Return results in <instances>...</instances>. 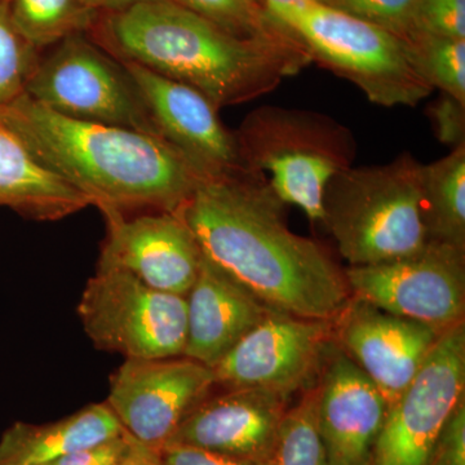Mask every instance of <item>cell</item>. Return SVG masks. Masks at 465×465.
Here are the masks:
<instances>
[{"mask_svg": "<svg viewBox=\"0 0 465 465\" xmlns=\"http://www.w3.org/2000/svg\"><path fill=\"white\" fill-rule=\"evenodd\" d=\"M106 232L99 264L130 272L152 289L186 296L202 262L200 244L182 213L128 217L101 211Z\"/></svg>", "mask_w": 465, "mask_h": 465, "instance_id": "cell-15", "label": "cell"}, {"mask_svg": "<svg viewBox=\"0 0 465 465\" xmlns=\"http://www.w3.org/2000/svg\"><path fill=\"white\" fill-rule=\"evenodd\" d=\"M176 5L213 21L244 38L289 33L266 9L265 0H173Z\"/></svg>", "mask_w": 465, "mask_h": 465, "instance_id": "cell-25", "label": "cell"}, {"mask_svg": "<svg viewBox=\"0 0 465 465\" xmlns=\"http://www.w3.org/2000/svg\"><path fill=\"white\" fill-rule=\"evenodd\" d=\"M443 331L351 298L332 320V341L391 405L418 374Z\"/></svg>", "mask_w": 465, "mask_h": 465, "instance_id": "cell-14", "label": "cell"}, {"mask_svg": "<svg viewBox=\"0 0 465 465\" xmlns=\"http://www.w3.org/2000/svg\"><path fill=\"white\" fill-rule=\"evenodd\" d=\"M421 183L423 164L410 153L332 177L323 194L322 223L349 265L405 258L430 243Z\"/></svg>", "mask_w": 465, "mask_h": 465, "instance_id": "cell-4", "label": "cell"}, {"mask_svg": "<svg viewBox=\"0 0 465 465\" xmlns=\"http://www.w3.org/2000/svg\"><path fill=\"white\" fill-rule=\"evenodd\" d=\"M0 125L100 211L180 213L203 177L162 137L67 118L26 94Z\"/></svg>", "mask_w": 465, "mask_h": 465, "instance_id": "cell-3", "label": "cell"}, {"mask_svg": "<svg viewBox=\"0 0 465 465\" xmlns=\"http://www.w3.org/2000/svg\"><path fill=\"white\" fill-rule=\"evenodd\" d=\"M134 437L127 430L91 448L54 461L51 465H119L133 446Z\"/></svg>", "mask_w": 465, "mask_h": 465, "instance_id": "cell-31", "label": "cell"}, {"mask_svg": "<svg viewBox=\"0 0 465 465\" xmlns=\"http://www.w3.org/2000/svg\"><path fill=\"white\" fill-rule=\"evenodd\" d=\"M124 430L106 402L92 403L54 423H15L0 439V465H51Z\"/></svg>", "mask_w": 465, "mask_h": 465, "instance_id": "cell-19", "label": "cell"}, {"mask_svg": "<svg viewBox=\"0 0 465 465\" xmlns=\"http://www.w3.org/2000/svg\"><path fill=\"white\" fill-rule=\"evenodd\" d=\"M162 459L164 465H272L271 461L229 457L186 446H167L162 450Z\"/></svg>", "mask_w": 465, "mask_h": 465, "instance_id": "cell-32", "label": "cell"}, {"mask_svg": "<svg viewBox=\"0 0 465 465\" xmlns=\"http://www.w3.org/2000/svg\"><path fill=\"white\" fill-rule=\"evenodd\" d=\"M264 174L203 179L180 211L202 253L268 307L332 321L351 292L344 272L317 242L291 232Z\"/></svg>", "mask_w": 465, "mask_h": 465, "instance_id": "cell-1", "label": "cell"}, {"mask_svg": "<svg viewBox=\"0 0 465 465\" xmlns=\"http://www.w3.org/2000/svg\"><path fill=\"white\" fill-rule=\"evenodd\" d=\"M41 54L17 32L7 2L0 0V113L25 94Z\"/></svg>", "mask_w": 465, "mask_h": 465, "instance_id": "cell-26", "label": "cell"}, {"mask_svg": "<svg viewBox=\"0 0 465 465\" xmlns=\"http://www.w3.org/2000/svg\"><path fill=\"white\" fill-rule=\"evenodd\" d=\"M465 250L430 242L423 250L381 264L345 269L351 298L446 331L463 322Z\"/></svg>", "mask_w": 465, "mask_h": 465, "instance_id": "cell-9", "label": "cell"}, {"mask_svg": "<svg viewBox=\"0 0 465 465\" xmlns=\"http://www.w3.org/2000/svg\"><path fill=\"white\" fill-rule=\"evenodd\" d=\"M213 385V369L191 358H127L110 379L106 403L131 436L162 451Z\"/></svg>", "mask_w": 465, "mask_h": 465, "instance_id": "cell-11", "label": "cell"}, {"mask_svg": "<svg viewBox=\"0 0 465 465\" xmlns=\"http://www.w3.org/2000/svg\"><path fill=\"white\" fill-rule=\"evenodd\" d=\"M88 206L91 201L84 194L42 166L0 125V207L38 222H54Z\"/></svg>", "mask_w": 465, "mask_h": 465, "instance_id": "cell-20", "label": "cell"}, {"mask_svg": "<svg viewBox=\"0 0 465 465\" xmlns=\"http://www.w3.org/2000/svg\"><path fill=\"white\" fill-rule=\"evenodd\" d=\"M289 396L258 388L208 396L183 419L167 446L271 461Z\"/></svg>", "mask_w": 465, "mask_h": 465, "instance_id": "cell-17", "label": "cell"}, {"mask_svg": "<svg viewBox=\"0 0 465 465\" xmlns=\"http://www.w3.org/2000/svg\"><path fill=\"white\" fill-rule=\"evenodd\" d=\"M302 2L323 3L324 0H265V5H266V7H271V5H295V3H302ZM266 9H268V8H266Z\"/></svg>", "mask_w": 465, "mask_h": 465, "instance_id": "cell-35", "label": "cell"}, {"mask_svg": "<svg viewBox=\"0 0 465 465\" xmlns=\"http://www.w3.org/2000/svg\"><path fill=\"white\" fill-rule=\"evenodd\" d=\"M331 336L332 321L273 311L213 367L216 384L290 397L320 372Z\"/></svg>", "mask_w": 465, "mask_h": 465, "instance_id": "cell-12", "label": "cell"}, {"mask_svg": "<svg viewBox=\"0 0 465 465\" xmlns=\"http://www.w3.org/2000/svg\"><path fill=\"white\" fill-rule=\"evenodd\" d=\"M91 32L116 60L191 85L219 109L259 99L312 63L290 33L244 38L173 0L100 15Z\"/></svg>", "mask_w": 465, "mask_h": 465, "instance_id": "cell-2", "label": "cell"}, {"mask_svg": "<svg viewBox=\"0 0 465 465\" xmlns=\"http://www.w3.org/2000/svg\"><path fill=\"white\" fill-rule=\"evenodd\" d=\"M414 33L465 39V0H419Z\"/></svg>", "mask_w": 465, "mask_h": 465, "instance_id": "cell-28", "label": "cell"}, {"mask_svg": "<svg viewBox=\"0 0 465 465\" xmlns=\"http://www.w3.org/2000/svg\"><path fill=\"white\" fill-rule=\"evenodd\" d=\"M318 374L317 427L327 465H369L390 409L387 400L332 341Z\"/></svg>", "mask_w": 465, "mask_h": 465, "instance_id": "cell-16", "label": "cell"}, {"mask_svg": "<svg viewBox=\"0 0 465 465\" xmlns=\"http://www.w3.org/2000/svg\"><path fill=\"white\" fill-rule=\"evenodd\" d=\"M266 8L312 61L356 84L372 104L415 106L432 94L396 34L318 2Z\"/></svg>", "mask_w": 465, "mask_h": 465, "instance_id": "cell-6", "label": "cell"}, {"mask_svg": "<svg viewBox=\"0 0 465 465\" xmlns=\"http://www.w3.org/2000/svg\"><path fill=\"white\" fill-rule=\"evenodd\" d=\"M25 94L67 118L159 136L124 64L84 34L41 54Z\"/></svg>", "mask_w": 465, "mask_h": 465, "instance_id": "cell-8", "label": "cell"}, {"mask_svg": "<svg viewBox=\"0 0 465 465\" xmlns=\"http://www.w3.org/2000/svg\"><path fill=\"white\" fill-rule=\"evenodd\" d=\"M421 189L430 242L465 250V143L423 164Z\"/></svg>", "mask_w": 465, "mask_h": 465, "instance_id": "cell-21", "label": "cell"}, {"mask_svg": "<svg viewBox=\"0 0 465 465\" xmlns=\"http://www.w3.org/2000/svg\"><path fill=\"white\" fill-rule=\"evenodd\" d=\"M185 300L188 327L183 357L211 369L275 311L203 253Z\"/></svg>", "mask_w": 465, "mask_h": 465, "instance_id": "cell-18", "label": "cell"}, {"mask_svg": "<svg viewBox=\"0 0 465 465\" xmlns=\"http://www.w3.org/2000/svg\"><path fill=\"white\" fill-rule=\"evenodd\" d=\"M410 57L425 82L465 103V39L414 33L405 39Z\"/></svg>", "mask_w": 465, "mask_h": 465, "instance_id": "cell-23", "label": "cell"}, {"mask_svg": "<svg viewBox=\"0 0 465 465\" xmlns=\"http://www.w3.org/2000/svg\"><path fill=\"white\" fill-rule=\"evenodd\" d=\"M425 465H465V402L461 401L443 425Z\"/></svg>", "mask_w": 465, "mask_h": 465, "instance_id": "cell-29", "label": "cell"}, {"mask_svg": "<svg viewBox=\"0 0 465 465\" xmlns=\"http://www.w3.org/2000/svg\"><path fill=\"white\" fill-rule=\"evenodd\" d=\"M130 73L152 124L203 179L232 176L244 171L237 136L223 124L210 99L191 85L180 84L133 63Z\"/></svg>", "mask_w": 465, "mask_h": 465, "instance_id": "cell-13", "label": "cell"}, {"mask_svg": "<svg viewBox=\"0 0 465 465\" xmlns=\"http://www.w3.org/2000/svg\"><path fill=\"white\" fill-rule=\"evenodd\" d=\"M119 465H164L162 451L149 448L134 439L130 451Z\"/></svg>", "mask_w": 465, "mask_h": 465, "instance_id": "cell-33", "label": "cell"}, {"mask_svg": "<svg viewBox=\"0 0 465 465\" xmlns=\"http://www.w3.org/2000/svg\"><path fill=\"white\" fill-rule=\"evenodd\" d=\"M17 32L36 50L91 32L100 14L81 0H5Z\"/></svg>", "mask_w": 465, "mask_h": 465, "instance_id": "cell-22", "label": "cell"}, {"mask_svg": "<svg viewBox=\"0 0 465 465\" xmlns=\"http://www.w3.org/2000/svg\"><path fill=\"white\" fill-rule=\"evenodd\" d=\"M242 166L264 174L278 200L322 223L323 194L336 174L356 158L357 143L345 125L309 110L262 106L235 131Z\"/></svg>", "mask_w": 465, "mask_h": 465, "instance_id": "cell-5", "label": "cell"}, {"mask_svg": "<svg viewBox=\"0 0 465 465\" xmlns=\"http://www.w3.org/2000/svg\"><path fill=\"white\" fill-rule=\"evenodd\" d=\"M271 463L327 465L326 451L317 427L316 391H308L298 405L287 409Z\"/></svg>", "mask_w": 465, "mask_h": 465, "instance_id": "cell-24", "label": "cell"}, {"mask_svg": "<svg viewBox=\"0 0 465 465\" xmlns=\"http://www.w3.org/2000/svg\"><path fill=\"white\" fill-rule=\"evenodd\" d=\"M464 322L446 330L388 409L369 465H425L443 425L464 401Z\"/></svg>", "mask_w": 465, "mask_h": 465, "instance_id": "cell-10", "label": "cell"}, {"mask_svg": "<svg viewBox=\"0 0 465 465\" xmlns=\"http://www.w3.org/2000/svg\"><path fill=\"white\" fill-rule=\"evenodd\" d=\"M418 2L419 0H324L322 5L406 39L414 33Z\"/></svg>", "mask_w": 465, "mask_h": 465, "instance_id": "cell-27", "label": "cell"}, {"mask_svg": "<svg viewBox=\"0 0 465 465\" xmlns=\"http://www.w3.org/2000/svg\"><path fill=\"white\" fill-rule=\"evenodd\" d=\"M428 112L440 143L452 146V149L464 145L465 103L442 94Z\"/></svg>", "mask_w": 465, "mask_h": 465, "instance_id": "cell-30", "label": "cell"}, {"mask_svg": "<svg viewBox=\"0 0 465 465\" xmlns=\"http://www.w3.org/2000/svg\"><path fill=\"white\" fill-rule=\"evenodd\" d=\"M78 316L101 351L125 360L183 356L185 296L152 289L124 269L97 266L82 293Z\"/></svg>", "mask_w": 465, "mask_h": 465, "instance_id": "cell-7", "label": "cell"}, {"mask_svg": "<svg viewBox=\"0 0 465 465\" xmlns=\"http://www.w3.org/2000/svg\"><path fill=\"white\" fill-rule=\"evenodd\" d=\"M146 2H153V0H81L82 5L92 11L99 12L100 15L125 11Z\"/></svg>", "mask_w": 465, "mask_h": 465, "instance_id": "cell-34", "label": "cell"}]
</instances>
